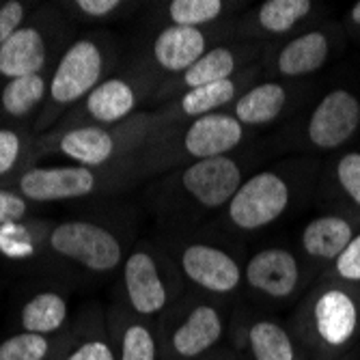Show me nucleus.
I'll list each match as a JSON object with an SVG mask.
<instances>
[{
  "instance_id": "nucleus-1",
  "label": "nucleus",
  "mask_w": 360,
  "mask_h": 360,
  "mask_svg": "<svg viewBox=\"0 0 360 360\" xmlns=\"http://www.w3.org/2000/svg\"><path fill=\"white\" fill-rule=\"evenodd\" d=\"M291 333L307 356L341 360L360 337V293L343 283L323 285L304 302Z\"/></svg>"
},
{
  "instance_id": "nucleus-2",
  "label": "nucleus",
  "mask_w": 360,
  "mask_h": 360,
  "mask_svg": "<svg viewBox=\"0 0 360 360\" xmlns=\"http://www.w3.org/2000/svg\"><path fill=\"white\" fill-rule=\"evenodd\" d=\"M229 319V302L186 289L155 321L160 360H201L226 347Z\"/></svg>"
},
{
  "instance_id": "nucleus-3",
  "label": "nucleus",
  "mask_w": 360,
  "mask_h": 360,
  "mask_svg": "<svg viewBox=\"0 0 360 360\" xmlns=\"http://www.w3.org/2000/svg\"><path fill=\"white\" fill-rule=\"evenodd\" d=\"M123 287L127 309L134 315L158 321L179 298L184 281L175 266L167 268L151 250H134L123 264Z\"/></svg>"
},
{
  "instance_id": "nucleus-4",
  "label": "nucleus",
  "mask_w": 360,
  "mask_h": 360,
  "mask_svg": "<svg viewBox=\"0 0 360 360\" xmlns=\"http://www.w3.org/2000/svg\"><path fill=\"white\" fill-rule=\"evenodd\" d=\"M175 268L192 291L229 302L244 287V266L222 246L207 242H184L177 248Z\"/></svg>"
},
{
  "instance_id": "nucleus-5",
  "label": "nucleus",
  "mask_w": 360,
  "mask_h": 360,
  "mask_svg": "<svg viewBox=\"0 0 360 360\" xmlns=\"http://www.w3.org/2000/svg\"><path fill=\"white\" fill-rule=\"evenodd\" d=\"M226 349L242 360H304L291 328L270 315L233 309L229 319Z\"/></svg>"
},
{
  "instance_id": "nucleus-6",
  "label": "nucleus",
  "mask_w": 360,
  "mask_h": 360,
  "mask_svg": "<svg viewBox=\"0 0 360 360\" xmlns=\"http://www.w3.org/2000/svg\"><path fill=\"white\" fill-rule=\"evenodd\" d=\"M291 203V188L274 171H259L244 179L224 207L226 220L238 231H261L274 224Z\"/></svg>"
},
{
  "instance_id": "nucleus-7",
  "label": "nucleus",
  "mask_w": 360,
  "mask_h": 360,
  "mask_svg": "<svg viewBox=\"0 0 360 360\" xmlns=\"http://www.w3.org/2000/svg\"><path fill=\"white\" fill-rule=\"evenodd\" d=\"M50 248L78 261L91 272H110L123 259V248L108 229L84 220H70L54 226Z\"/></svg>"
},
{
  "instance_id": "nucleus-8",
  "label": "nucleus",
  "mask_w": 360,
  "mask_h": 360,
  "mask_svg": "<svg viewBox=\"0 0 360 360\" xmlns=\"http://www.w3.org/2000/svg\"><path fill=\"white\" fill-rule=\"evenodd\" d=\"M300 285L302 268L296 255L287 248H261L244 264V287L261 302H287L296 296Z\"/></svg>"
},
{
  "instance_id": "nucleus-9",
  "label": "nucleus",
  "mask_w": 360,
  "mask_h": 360,
  "mask_svg": "<svg viewBox=\"0 0 360 360\" xmlns=\"http://www.w3.org/2000/svg\"><path fill=\"white\" fill-rule=\"evenodd\" d=\"M244 179L240 162L231 155H220L186 165L177 175V186L201 210H224Z\"/></svg>"
},
{
  "instance_id": "nucleus-10",
  "label": "nucleus",
  "mask_w": 360,
  "mask_h": 360,
  "mask_svg": "<svg viewBox=\"0 0 360 360\" xmlns=\"http://www.w3.org/2000/svg\"><path fill=\"white\" fill-rule=\"evenodd\" d=\"M244 125L231 112H214L199 119H192L184 125L179 141L173 149H177L181 160L190 165L199 160L231 155L244 143Z\"/></svg>"
},
{
  "instance_id": "nucleus-11",
  "label": "nucleus",
  "mask_w": 360,
  "mask_h": 360,
  "mask_svg": "<svg viewBox=\"0 0 360 360\" xmlns=\"http://www.w3.org/2000/svg\"><path fill=\"white\" fill-rule=\"evenodd\" d=\"M104 72V54L95 41H76L58 60L50 82V97L56 104L68 106L89 95L100 84Z\"/></svg>"
},
{
  "instance_id": "nucleus-12",
  "label": "nucleus",
  "mask_w": 360,
  "mask_h": 360,
  "mask_svg": "<svg viewBox=\"0 0 360 360\" xmlns=\"http://www.w3.org/2000/svg\"><path fill=\"white\" fill-rule=\"evenodd\" d=\"M360 127V102L345 89H335L321 97L309 119V141L319 149L345 145Z\"/></svg>"
},
{
  "instance_id": "nucleus-13",
  "label": "nucleus",
  "mask_w": 360,
  "mask_h": 360,
  "mask_svg": "<svg viewBox=\"0 0 360 360\" xmlns=\"http://www.w3.org/2000/svg\"><path fill=\"white\" fill-rule=\"evenodd\" d=\"M95 173L86 167H37L20 177V190L30 201H70L95 190Z\"/></svg>"
},
{
  "instance_id": "nucleus-14",
  "label": "nucleus",
  "mask_w": 360,
  "mask_h": 360,
  "mask_svg": "<svg viewBox=\"0 0 360 360\" xmlns=\"http://www.w3.org/2000/svg\"><path fill=\"white\" fill-rule=\"evenodd\" d=\"M212 44V32L207 28L167 26L153 39L151 54L155 65L171 76H181L199 60Z\"/></svg>"
},
{
  "instance_id": "nucleus-15",
  "label": "nucleus",
  "mask_w": 360,
  "mask_h": 360,
  "mask_svg": "<svg viewBox=\"0 0 360 360\" xmlns=\"http://www.w3.org/2000/svg\"><path fill=\"white\" fill-rule=\"evenodd\" d=\"M108 335L117 360H160L155 323L134 315L129 309L112 315Z\"/></svg>"
},
{
  "instance_id": "nucleus-16",
  "label": "nucleus",
  "mask_w": 360,
  "mask_h": 360,
  "mask_svg": "<svg viewBox=\"0 0 360 360\" xmlns=\"http://www.w3.org/2000/svg\"><path fill=\"white\" fill-rule=\"evenodd\" d=\"M330 56V41L323 30H309L287 41L274 60V68L285 78L309 76L323 68Z\"/></svg>"
},
{
  "instance_id": "nucleus-17",
  "label": "nucleus",
  "mask_w": 360,
  "mask_h": 360,
  "mask_svg": "<svg viewBox=\"0 0 360 360\" xmlns=\"http://www.w3.org/2000/svg\"><path fill=\"white\" fill-rule=\"evenodd\" d=\"M46 65V41L32 26L20 28L13 37L0 46V74L13 78L35 76Z\"/></svg>"
},
{
  "instance_id": "nucleus-18",
  "label": "nucleus",
  "mask_w": 360,
  "mask_h": 360,
  "mask_svg": "<svg viewBox=\"0 0 360 360\" xmlns=\"http://www.w3.org/2000/svg\"><path fill=\"white\" fill-rule=\"evenodd\" d=\"M354 226L343 216H319L302 229V250L317 261H333L354 240Z\"/></svg>"
},
{
  "instance_id": "nucleus-19",
  "label": "nucleus",
  "mask_w": 360,
  "mask_h": 360,
  "mask_svg": "<svg viewBox=\"0 0 360 360\" xmlns=\"http://www.w3.org/2000/svg\"><path fill=\"white\" fill-rule=\"evenodd\" d=\"M287 104V89L281 82H261L246 89L231 106V115L244 127H259L276 121Z\"/></svg>"
},
{
  "instance_id": "nucleus-20",
  "label": "nucleus",
  "mask_w": 360,
  "mask_h": 360,
  "mask_svg": "<svg viewBox=\"0 0 360 360\" xmlns=\"http://www.w3.org/2000/svg\"><path fill=\"white\" fill-rule=\"evenodd\" d=\"M58 147L68 158L80 162V167L91 169L106 165L117 151V141L106 127L84 125L74 127L68 134H63Z\"/></svg>"
},
{
  "instance_id": "nucleus-21",
  "label": "nucleus",
  "mask_w": 360,
  "mask_h": 360,
  "mask_svg": "<svg viewBox=\"0 0 360 360\" xmlns=\"http://www.w3.org/2000/svg\"><path fill=\"white\" fill-rule=\"evenodd\" d=\"M84 108L97 123H119L136 108V91L121 78H108L86 95Z\"/></svg>"
},
{
  "instance_id": "nucleus-22",
  "label": "nucleus",
  "mask_w": 360,
  "mask_h": 360,
  "mask_svg": "<svg viewBox=\"0 0 360 360\" xmlns=\"http://www.w3.org/2000/svg\"><path fill=\"white\" fill-rule=\"evenodd\" d=\"M240 80L238 78H229L222 82H214V84H205L199 89H190L186 91L179 100L175 110H171V121L173 119H199L205 115H214V112H222V108H226L229 104L233 106V102L240 97Z\"/></svg>"
},
{
  "instance_id": "nucleus-23",
  "label": "nucleus",
  "mask_w": 360,
  "mask_h": 360,
  "mask_svg": "<svg viewBox=\"0 0 360 360\" xmlns=\"http://www.w3.org/2000/svg\"><path fill=\"white\" fill-rule=\"evenodd\" d=\"M68 317H70L68 300L56 291H41L24 302L20 311V326L22 333L56 337L65 328Z\"/></svg>"
},
{
  "instance_id": "nucleus-24",
  "label": "nucleus",
  "mask_w": 360,
  "mask_h": 360,
  "mask_svg": "<svg viewBox=\"0 0 360 360\" xmlns=\"http://www.w3.org/2000/svg\"><path fill=\"white\" fill-rule=\"evenodd\" d=\"M238 70H240V52L229 46H214L188 72H184L177 78V84L186 93L190 89H199L205 84L236 78Z\"/></svg>"
},
{
  "instance_id": "nucleus-25",
  "label": "nucleus",
  "mask_w": 360,
  "mask_h": 360,
  "mask_svg": "<svg viewBox=\"0 0 360 360\" xmlns=\"http://www.w3.org/2000/svg\"><path fill=\"white\" fill-rule=\"evenodd\" d=\"M313 9L311 0H268L255 11V26L268 35H285Z\"/></svg>"
},
{
  "instance_id": "nucleus-26",
  "label": "nucleus",
  "mask_w": 360,
  "mask_h": 360,
  "mask_svg": "<svg viewBox=\"0 0 360 360\" xmlns=\"http://www.w3.org/2000/svg\"><path fill=\"white\" fill-rule=\"evenodd\" d=\"M54 360H117V356L104 323H97L95 328L76 337H65V343L58 347Z\"/></svg>"
},
{
  "instance_id": "nucleus-27",
  "label": "nucleus",
  "mask_w": 360,
  "mask_h": 360,
  "mask_svg": "<svg viewBox=\"0 0 360 360\" xmlns=\"http://www.w3.org/2000/svg\"><path fill=\"white\" fill-rule=\"evenodd\" d=\"M226 11L222 0H173L167 5L171 26L205 28L218 22Z\"/></svg>"
},
{
  "instance_id": "nucleus-28",
  "label": "nucleus",
  "mask_w": 360,
  "mask_h": 360,
  "mask_svg": "<svg viewBox=\"0 0 360 360\" xmlns=\"http://www.w3.org/2000/svg\"><path fill=\"white\" fill-rule=\"evenodd\" d=\"M46 89L48 84L39 74L13 78L3 89V97H0L3 100V108L13 117H24L44 100Z\"/></svg>"
},
{
  "instance_id": "nucleus-29",
  "label": "nucleus",
  "mask_w": 360,
  "mask_h": 360,
  "mask_svg": "<svg viewBox=\"0 0 360 360\" xmlns=\"http://www.w3.org/2000/svg\"><path fill=\"white\" fill-rule=\"evenodd\" d=\"M56 354V337L18 333L0 343V360H54Z\"/></svg>"
},
{
  "instance_id": "nucleus-30",
  "label": "nucleus",
  "mask_w": 360,
  "mask_h": 360,
  "mask_svg": "<svg viewBox=\"0 0 360 360\" xmlns=\"http://www.w3.org/2000/svg\"><path fill=\"white\" fill-rule=\"evenodd\" d=\"M335 173L343 192L360 207V151H349L341 155Z\"/></svg>"
},
{
  "instance_id": "nucleus-31",
  "label": "nucleus",
  "mask_w": 360,
  "mask_h": 360,
  "mask_svg": "<svg viewBox=\"0 0 360 360\" xmlns=\"http://www.w3.org/2000/svg\"><path fill=\"white\" fill-rule=\"evenodd\" d=\"M333 272L343 285H360V233L354 236L347 248L335 259Z\"/></svg>"
},
{
  "instance_id": "nucleus-32",
  "label": "nucleus",
  "mask_w": 360,
  "mask_h": 360,
  "mask_svg": "<svg viewBox=\"0 0 360 360\" xmlns=\"http://www.w3.org/2000/svg\"><path fill=\"white\" fill-rule=\"evenodd\" d=\"M24 20V7L22 3H15V0H9L3 7H0V46H3L9 37H13L15 32L22 28Z\"/></svg>"
},
{
  "instance_id": "nucleus-33",
  "label": "nucleus",
  "mask_w": 360,
  "mask_h": 360,
  "mask_svg": "<svg viewBox=\"0 0 360 360\" xmlns=\"http://www.w3.org/2000/svg\"><path fill=\"white\" fill-rule=\"evenodd\" d=\"M26 216V201L22 196L0 190V224H15Z\"/></svg>"
},
{
  "instance_id": "nucleus-34",
  "label": "nucleus",
  "mask_w": 360,
  "mask_h": 360,
  "mask_svg": "<svg viewBox=\"0 0 360 360\" xmlns=\"http://www.w3.org/2000/svg\"><path fill=\"white\" fill-rule=\"evenodd\" d=\"M20 155V139L11 129H0V175L9 173Z\"/></svg>"
},
{
  "instance_id": "nucleus-35",
  "label": "nucleus",
  "mask_w": 360,
  "mask_h": 360,
  "mask_svg": "<svg viewBox=\"0 0 360 360\" xmlns=\"http://www.w3.org/2000/svg\"><path fill=\"white\" fill-rule=\"evenodd\" d=\"M76 7L89 18H106L121 7L119 0H78Z\"/></svg>"
},
{
  "instance_id": "nucleus-36",
  "label": "nucleus",
  "mask_w": 360,
  "mask_h": 360,
  "mask_svg": "<svg viewBox=\"0 0 360 360\" xmlns=\"http://www.w3.org/2000/svg\"><path fill=\"white\" fill-rule=\"evenodd\" d=\"M201 360H242V358L236 356L231 349L222 347V349H218V352H214V354H210V356H205V358H201Z\"/></svg>"
},
{
  "instance_id": "nucleus-37",
  "label": "nucleus",
  "mask_w": 360,
  "mask_h": 360,
  "mask_svg": "<svg viewBox=\"0 0 360 360\" xmlns=\"http://www.w3.org/2000/svg\"><path fill=\"white\" fill-rule=\"evenodd\" d=\"M349 18H352V22H354V24H358V26H360V3H356V5L352 7Z\"/></svg>"
},
{
  "instance_id": "nucleus-38",
  "label": "nucleus",
  "mask_w": 360,
  "mask_h": 360,
  "mask_svg": "<svg viewBox=\"0 0 360 360\" xmlns=\"http://www.w3.org/2000/svg\"><path fill=\"white\" fill-rule=\"evenodd\" d=\"M304 360H317V358H311V356H307V358H304Z\"/></svg>"
}]
</instances>
